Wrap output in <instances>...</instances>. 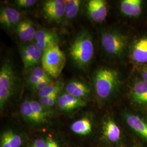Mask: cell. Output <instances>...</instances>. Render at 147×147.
<instances>
[{"instance_id":"cell-25","label":"cell","mask_w":147,"mask_h":147,"mask_svg":"<svg viewBox=\"0 0 147 147\" xmlns=\"http://www.w3.org/2000/svg\"><path fill=\"white\" fill-rule=\"evenodd\" d=\"M21 58L25 68H31V59L29 53L27 50L26 47H22L20 50Z\"/></svg>"},{"instance_id":"cell-24","label":"cell","mask_w":147,"mask_h":147,"mask_svg":"<svg viewBox=\"0 0 147 147\" xmlns=\"http://www.w3.org/2000/svg\"><path fill=\"white\" fill-rule=\"evenodd\" d=\"M11 147H20L22 144L21 137L11 130L5 131Z\"/></svg>"},{"instance_id":"cell-18","label":"cell","mask_w":147,"mask_h":147,"mask_svg":"<svg viewBox=\"0 0 147 147\" xmlns=\"http://www.w3.org/2000/svg\"><path fill=\"white\" fill-rule=\"evenodd\" d=\"M71 129L76 134L86 135L92 131V123L88 118H84L73 123Z\"/></svg>"},{"instance_id":"cell-1","label":"cell","mask_w":147,"mask_h":147,"mask_svg":"<svg viewBox=\"0 0 147 147\" xmlns=\"http://www.w3.org/2000/svg\"><path fill=\"white\" fill-rule=\"evenodd\" d=\"M69 53L79 67L84 68L89 64L94 55V47L92 37L88 32H82L75 38L70 47Z\"/></svg>"},{"instance_id":"cell-12","label":"cell","mask_w":147,"mask_h":147,"mask_svg":"<svg viewBox=\"0 0 147 147\" xmlns=\"http://www.w3.org/2000/svg\"><path fill=\"white\" fill-rule=\"evenodd\" d=\"M36 31L33 24L28 20L20 21L17 25L16 32L22 41L28 42L34 39Z\"/></svg>"},{"instance_id":"cell-8","label":"cell","mask_w":147,"mask_h":147,"mask_svg":"<svg viewBox=\"0 0 147 147\" xmlns=\"http://www.w3.org/2000/svg\"><path fill=\"white\" fill-rule=\"evenodd\" d=\"M34 39V45L42 53L53 44H58V37L56 34L47 30H38Z\"/></svg>"},{"instance_id":"cell-28","label":"cell","mask_w":147,"mask_h":147,"mask_svg":"<svg viewBox=\"0 0 147 147\" xmlns=\"http://www.w3.org/2000/svg\"><path fill=\"white\" fill-rule=\"evenodd\" d=\"M52 82H53V81L50 78H47V79H43L41 81H40L38 84L34 86L33 87L34 89L38 90V92H39L41 90L45 88Z\"/></svg>"},{"instance_id":"cell-15","label":"cell","mask_w":147,"mask_h":147,"mask_svg":"<svg viewBox=\"0 0 147 147\" xmlns=\"http://www.w3.org/2000/svg\"><path fill=\"white\" fill-rule=\"evenodd\" d=\"M141 0H123L121 2V11L126 16H137L142 12Z\"/></svg>"},{"instance_id":"cell-31","label":"cell","mask_w":147,"mask_h":147,"mask_svg":"<svg viewBox=\"0 0 147 147\" xmlns=\"http://www.w3.org/2000/svg\"><path fill=\"white\" fill-rule=\"evenodd\" d=\"M42 80H43V79H40L37 76L30 75V78H29V82H30V84L34 87V86H36V84H38L40 81H41Z\"/></svg>"},{"instance_id":"cell-23","label":"cell","mask_w":147,"mask_h":147,"mask_svg":"<svg viewBox=\"0 0 147 147\" xmlns=\"http://www.w3.org/2000/svg\"><path fill=\"white\" fill-rule=\"evenodd\" d=\"M33 110L37 117L38 123H45L47 121V112L45 111L44 107L37 101H31Z\"/></svg>"},{"instance_id":"cell-30","label":"cell","mask_w":147,"mask_h":147,"mask_svg":"<svg viewBox=\"0 0 147 147\" xmlns=\"http://www.w3.org/2000/svg\"><path fill=\"white\" fill-rule=\"evenodd\" d=\"M47 142L42 139H38L33 142L30 147H46Z\"/></svg>"},{"instance_id":"cell-2","label":"cell","mask_w":147,"mask_h":147,"mask_svg":"<svg viewBox=\"0 0 147 147\" xmlns=\"http://www.w3.org/2000/svg\"><path fill=\"white\" fill-rule=\"evenodd\" d=\"M42 68L47 73L54 78H57L62 73L66 63L64 53L58 44H54L42 53Z\"/></svg>"},{"instance_id":"cell-29","label":"cell","mask_w":147,"mask_h":147,"mask_svg":"<svg viewBox=\"0 0 147 147\" xmlns=\"http://www.w3.org/2000/svg\"><path fill=\"white\" fill-rule=\"evenodd\" d=\"M1 147H11L5 132L2 134L1 137Z\"/></svg>"},{"instance_id":"cell-11","label":"cell","mask_w":147,"mask_h":147,"mask_svg":"<svg viewBox=\"0 0 147 147\" xmlns=\"http://www.w3.org/2000/svg\"><path fill=\"white\" fill-rule=\"evenodd\" d=\"M20 13L16 9L5 7L1 11L0 22L3 26L9 28L20 22Z\"/></svg>"},{"instance_id":"cell-6","label":"cell","mask_w":147,"mask_h":147,"mask_svg":"<svg viewBox=\"0 0 147 147\" xmlns=\"http://www.w3.org/2000/svg\"><path fill=\"white\" fill-rule=\"evenodd\" d=\"M64 0H49L44 2L42 10L44 15L50 20L60 21L65 16Z\"/></svg>"},{"instance_id":"cell-3","label":"cell","mask_w":147,"mask_h":147,"mask_svg":"<svg viewBox=\"0 0 147 147\" xmlns=\"http://www.w3.org/2000/svg\"><path fill=\"white\" fill-rule=\"evenodd\" d=\"M119 82L118 72L110 68H101L95 73L94 86L97 95L106 99L113 93Z\"/></svg>"},{"instance_id":"cell-21","label":"cell","mask_w":147,"mask_h":147,"mask_svg":"<svg viewBox=\"0 0 147 147\" xmlns=\"http://www.w3.org/2000/svg\"><path fill=\"white\" fill-rule=\"evenodd\" d=\"M29 53L31 59V67H34L37 65L42 61V53L37 48L34 44H30L26 47Z\"/></svg>"},{"instance_id":"cell-16","label":"cell","mask_w":147,"mask_h":147,"mask_svg":"<svg viewBox=\"0 0 147 147\" xmlns=\"http://www.w3.org/2000/svg\"><path fill=\"white\" fill-rule=\"evenodd\" d=\"M65 90L67 93L81 99L87 96L90 93V89L86 84L77 81L70 82L67 84Z\"/></svg>"},{"instance_id":"cell-19","label":"cell","mask_w":147,"mask_h":147,"mask_svg":"<svg viewBox=\"0 0 147 147\" xmlns=\"http://www.w3.org/2000/svg\"><path fill=\"white\" fill-rule=\"evenodd\" d=\"M81 4V1L80 0L66 1L65 5V16L66 17L71 19L77 16Z\"/></svg>"},{"instance_id":"cell-4","label":"cell","mask_w":147,"mask_h":147,"mask_svg":"<svg viewBox=\"0 0 147 147\" xmlns=\"http://www.w3.org/2000/svg\"><path fill=\"white\" fill-rule=\"evenodd\" d=\"M15 84V76L12 64L5 62L0 70V108L3 110L5 105L13 94Z\"/></svg>"},{"instance_id":"cell-14","label":"cell","mask_w":147,"mask_h":147,"mask_svg":"<svg viewBox=\"0 0 147 147\" xmlns=\"http://www.w3.org/2000/svg\"><path fill=\"white\" fill-rule=\"evenodd\" d=\"M132 57L137 63L147 62V38L143 37L139 39L132 49Z\"/></svg>"},{"instance_id":"cell-7","label":"cell","mask_w":147,"mask_h":147,"mask_svg":"<svg viewBox=\"0 0 147 147\" xmlns=\"http://www.w3.org/2000/svg\"><path fill=\"white\" fill-rule=\"evenodd\" d=\"M87 8L89 17L95 22H102L107 16V8L105 1L90 0L87 3Z\"/></svg>"},{"instance_id":"cell-27","label":"cell","mask_w":147,"mask_h":147,"mask_svg":"<svg viewBox=\"0 0 147 147\" xmlns=\"http://www.w3.org/2000/svg\"><path fill=\"white\" fill-rule=\"evenodd\" d=\"M37 3L36 0H17L16 1V5L21 8L31 7Z\"/></svg>"},{"instance_id":"cell-26","label":"cell","mask_w":147,"mask_h":147,"mask_svg":"<svg viewBox=\"0 0 147 147\" xmlns=\"http://www.w3.org/2000/svg\"><path fill=\"white\" fill-rule=\"evenodd\" d=\"M31 75L42 79H47L50 78L44 69L39 67L33 69L31 72Z\"/></svg>"},{"instance_id":"cell-33","label":"cell","mask_w":147,"mask_h":147,"mask_svg":"<svg viewBox=\"0 0 147 147\" xmlns=\"http://www.w3.org/2000/svg\"><path fill=\"white\" fill-rule=\"evenodd\" d=\"M46 147H59L58 143L53 140L52 138L49 137L47 140Z\"/></svg>"},{"instance_id":"cell-9","label":"cell","mask_w":147,"mask_h":147,"mask_svg":"<svg viewBox=\"0 0 147 147\" xmlns=\"http://www.w3.org/2000/svg\"><path fill=\"white\" fill-rule=\"evenodd\" d=\"M127 124L143 140L147 142V122L140 116L134 114L126 116Z\"/></svg>"},{"instance_id":"cell-13","label":"cell","mask_w":147,"mask_h":147,"mask_svg":"<svg viewBox=\"0 0 147 147\" xmlns=\"http://www.w3.org/2000/svg\"><path fill=\"white\" fill-rule=\"evenodd\" d=\"M132 100L140 105H147V81H141L134 84L131 92Z\"/></svg>"},{"instance_id":"cell-5","label":"cell","mask_w":147,"mask_h":147,"mask_svg":"<svg viewBox=\"0 0 147 147\" xmlns=\"http://www.w3.org/2000/svg\"><path fill=\"white\" fill-rule=\"evenodd\" d=\"M101 44L107 53L111 56L120 57L126 48V38L120 33L106 32L101 36Z\"/></svg>"},{"instance_id":"cell-10","label":"cell","mask_w":147,"mask_h":147,"mask_svg":"<svg viewBox=\"0 0 147 147\" xmlns=\"http://www.w3.org/2000/svg\"><path fill=\"white\" fill-rule=\"evenodd\" d=\"M86 102L81 98L75 97L69 93L61 95L58 99V108L64 111H70L84 107Z\"/></svg>"},{"instance_id":"cell-34","label":"cell","mask_w":147,"mask_h":147,"mask_svg":"<svg viewBox=\"0 0 147 147\" xmlns=\"http://www.w3.org/2000/svg\"><path fill=\"white\" fill-rule=\"evenodd\" d=\"M142 77L143 80L147 81V68L144 69L142 73Z\"/></svg>"},{"instance_id":"cell-32","label":"cell","mask_w":147,"mask_h":147,"mask_svg":"<svg viewBox=\"0 0 147 147\" xmlns=\"http://www.w3.org/2000/svg\"><path fill=\"white\" fill-rule=\"evenodd\" d=\"M59 93L57 94H55L51 95L50 96V98L48 100V102H47V107H52L53 105L55 104V101L56 100V99L57 98V96Z\"/></svg>"},{"instance_id":"cell-17","label":"cell","mask_w":147,"mask_h":147,"mask_svg":"<svg viewBox=\"0 0 147 147\" xmlns=\"http://www.w3.org/2000/svg\"><path fill=\"white\" fill-rule=\"evenodd\" d=\"M103 131L105 138L110 142H117L121 138V130L116 123L112 119L105 121Z\"/></svg>"},{"instance_id":"cell-22","label":"cell","mask_w":147,"mask_h":147,"mask_svg":"<svg viewBox=\"0 0 147 147\" xmlns=\"http://www.w3.org/2000/svg\"><path fill=\"white\" fill-rule=\"evenodd\" d=\"M63 84L61 82H52L49 86H48L45 88L41 90L38 92V94L40 97L49 96L51 95L59 93L61 89L63 88Z\"/></svg>"},{"instance_id":"cell-20","label":"cell","mask_w":147,"mask_h":147,"mask_svg":"<svg viewBox=\"0 0 147 147\" xmlns=\"http://www.w3.org/2000/svg\"><path fill=\"white\" fill-rule=\"evenodd\" d=\"M20 110L21 114L27 119L33 123H38L37 117L33 110L31 101L25 100L21 104Z\"/></svg>"}]
</instances>
